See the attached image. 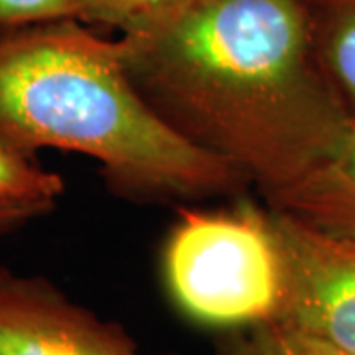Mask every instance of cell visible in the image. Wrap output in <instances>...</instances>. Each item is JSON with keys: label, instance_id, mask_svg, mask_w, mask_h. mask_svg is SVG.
<instances>
[{"label": "cell", "instance_id": "3957f363", "mask_svg": "<svg viewBox=\"0 0 355 355\" xmlns=\"http://www.w3.org/2000/svg\"><path fill=\"white\" fill-rule=\"evenodd\" d=\"M164 280L176 306L211 328L249 330L277 322L286 265L270 211L182 209L164 249Z\"/></svg>", "mask_w": 355, "mask_h": 355}, {"label": "cell", "instance_id": "ba28073f", "mask_svg": "<svg viewBox=\"0 0 355 355\" xmlns=\"http://www.w3.org/2000/svg\"><path fill=\"white\" fill-rule=\"evenodd\" d=\"M64 193V180L42 168L34 156L16 153L0 142V202L24 205L44 216Z\"/></svg>", "mask_w": 355, "mask_h": 355}, {"label": "cell", "instance_id": "30bf717a", "mask_svg": "<svg viewBox=\"0 0 355 355\" xmlns=\"http://www.w3.org/2000/svg\"><path fill=\"white\" fill-rule=\"evenodd\" d=\"M231 355H355V352L280 322H270L243 330L231 347Z\"/></svg>", "mask_w": 355, "mask_h": 355}, {"label": "cell", "instance_id": "52a82bcc", "mask_svg": "<svg viewBox=\"0 0 355 355\" xmlns=\"http://www.w3.org/2000/svg\"><path fill=\"white\" fill-rule=\"evenodd\" d=\"M304 4L318 64L355 119V0H304Z\"/></svg>", "mask_w": 355, "mask_h": 355}, {"label": "cell", "instance_id": "8fae6325", "mask_svg": "<svg viewBox=\"0 0 355 355\" xmlns=\"http://www.w3.org/2000/svg\"><path fill=\"white\" fill-rule=\"evenodd\" d=\"M81 0H0V34L18 28L77 20Z\"/></svg>", "mask_w": 355, "mask_h": 355}, {"label": "cell", "instance_id": "277c9868", "mask_svg": "<svg viewBox=\"0 0 355 355\" xmlns=\"http://www.w3.org/2000/svg\"><path fill=\"white\" fill-rule=\"evenodd\" d=\"M286 265L277 322L355 352V237L270 209Z\"/></svg>", "mask_w": 355, "mask_h": 355}, {"label": "cell", "instance_id": "7a4b0ae2", "mask_svg": "<svg viewBox=\"0 0 355 355\" xmlns=\"http://www.w3.org/2000/svg\"><path fill=\"white\" fill-rule=\"evenodd\" d=\"M0 142L26 156L83 154L137 198H203L247 184L142 99L121 40L99 38L79 20L0 34Z\"/></svg>", "mask_w": 355, "mask_h": 355}, {"label": "cell", "instance_id": "8992f818", "mask_svg": "<svg viewBox=\"0 0 355 355\" xmlns=\"http://www.w3.org/2000/svg\"><path fill=\"white\" fill-rule=\"evenodd\" d=\"M316 227L355 237V119L349 116L342 137L326 160L308 176L270 202Z\"/></svg>", "mask_w": 355, "mask_h": 355}, {"label": "cell", "instance_id": "6da1fadb", "mask_svg": "<svg viewBox=\"0 0 355 355\" xmlns=\"http://www.w3.org/2000/svg\"><path fill=\"white\" fill-rule=\"evenodd\" d=\"M121 42L156 114L268 203L326 160L349 121L318 64L304 0H190Z\"/></svg>", "mask_w": 355, "mask_h": 355}, {"label": "cell", "instance_id": "7c38bea8", "mask_svg": "<svg viewBox=\"0 0 355 355\" xmlns=\"http://www.w3.org/2000/svg\"><path fill=\"white\" fill-rule=\"evenodd\" d=\"M34 217H40V214H36L30 207L0 202V237L14 231L16 227H20V225H24L26 221H30Z\"/></svg>", "mask_w": 355, "mask_h": 355}, {"label": "cell", "instance_id": "5b68a950", "mask_svg": "<svg viewBox=\"0 0 355 355\" xmlns=\"http://www.w3.org/2000/svg\"><path fill=\"white\" fill-rule=\"evenodd\" d=\"M0 355H144L48 280L0 268Z\"/></svg>", "mask_w": 355, "mask_h": 355}, {"label": "cell", "instance_id": "9c48e42d", "mask_svg": "<svg viewBox=\"0 0 355 355\" xmlns=\"http://www.w3.org/2000/svg\"><path fill=\"white\" fill-rule=\"evenodd\" d=\"M190 0H81L79 22L83 24H103L121 30L123 36H132L146 32Z\"/></svg>", "mask_w": 355, "mask_h": 355}]
</instances>
